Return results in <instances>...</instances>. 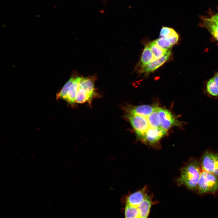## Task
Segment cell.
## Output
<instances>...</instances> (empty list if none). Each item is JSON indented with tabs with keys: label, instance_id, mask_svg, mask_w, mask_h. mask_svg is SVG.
<instances>
[{
	"label": "cell",
	"instance_id": "8992f818",
	"mask_svg": "<svg viewBox=\"0 0 218 218\" xmlns=\"http://www.w3.org/2000/svg\"><path fill=\"white\" fill-rule=\"evenodd\" d=\"M201 166L203 170L211 173L218 177V153L206 151L201 157Z\"/></svg>",
	"mask_w": 218,
	"mask_h": 218
},
{
	"label": "cell",
	"instance_id": "5b68a950",
	"mask_svg": "<svg viewBox=\"0 0 218 218\" xmlns=\"http://www.w3.org/2000/svg\"><path fill=\"white\" fill-rule=\"evenodd\" d=\"M158 112L161 127L166 131L173 127L183 126L184 123L179 121L168 109L159 107Z\"/></svg>",
	"mask_w": 218,
	"mask_h": 218
},
{
	"label": "cell",
	"instance_id": "6da1fadb",
	"mask_svg": "<svg viewBox=\"0 0 218 218\" xmlns=\"http://www.w3.org/2000/svg\"><path fill=\"white\" fill-rule=\"evenodd\" d=\"M153 202L146 187L128 196L124 209L126 218H147Z\"/></svg>",
	"mask_w": 218,
	"mask_h": 218
},
{
	"label": "cell",
	"instance_id": "2e32d148",
	"mask_svg": "<svg viewBox=\"0 0 218 218\" xmlns=\"http://www.w3.org/2000/svg\"><path fill=\"white\" fill-rule=\"evenodd\" d=\"M75 75H73L56 95L57 100H62L66 95L71 85L73 83Z\"/></svg>",
	"mask_w": 218,
	"mask_h": 218
},
{
	"label": "cell",
	"instance_id": "ac0fdd59",
	"mask_svg": "<svg viewBox=\"0 0 218 218\" xmlns=\"http://www.w3.org/2000/svg\"><path fill=\"white\" fill-rule=\"evenodd\" d=\"M154 41L157 45L166 51L171 49L172 45L169 40L166 38L160 37Z\"/></svg>",
	"mask_w": 218,
	"mask_h": 218
},
{
	"label": "cell",
	"instance_id": "7c38bea8",
	"mask_svg": "<svg viewBox=\"0 0 218 218\" xmlns=\"http://www.w3.org/2000/svg\"><path fill=\"white\" fill-rule=\"evenodd\" d=\"M160 37L168 39L172 45L176 44L179 40V35L177 32L173 28L163 26L160 32Z\"/></svg>",
	"mask_w": 218,
	"mask_h": 218
},
{
	"label": "cell",
	"instance_id": "7a4b0ae2",
	"mask_svg": "<svg viewBox=\"0 0 218 218\" xmlns=\"http://www.w3.org/2000/svg\"><path fill=\"white\" fill-rule=\"evenodd\" d=\"M201 173L199 162L194 159H191L181 169L177 183L179 185L184 186L191 190H196L197 189Z\"/></svg>",
	"mask_w": 218,
	"mask_h": 218
},
{
	"label": "cell",
	"instance_id": "3957f363",
	"mask_svg": "<svg viewBox=\"0 0 218 218\" xmlns=\"http://www.w3.org/2000/svg\"><path fill=\"white\" fill-rule=\"evenodd\" d=\"M199 194L214 193L218 190V177L214 174L203 170L198 184Z\"/></svg>",
	"mask_w": 218,
	"mask_h": 218
},
{
	"label": "cell",
	"instance_id": "30bf717a",
	"mask_svg": "<svg viewBox=\"0 0 218 218\" xmlns=\"http://www.w3.org/2000/svg\"><path fill=\"white\" fill-rule=\"evenodd\" d=\"M171 49L168 51L161 58L152 61L146 65L141 67L140 72L141 73L147 74L157 69L169 59L171 53Z\"/></svg>",
	"mask_w": 218,
	"mask_h": 218
},
{
	"label": "cell",
	"instance_id": "9c48e42d",
	"mask_svg": "<svg viewBox=\"0 0 218 218\" xmlns=\"http://www.w3.org/2000/svg\"><path fill=\"white\" fill-rule=\"evenodd\" d=\"M167 131L161 128L150 127L148 129L141 140L153 145L166 134Z\"/></svg>",
	"mask_w": 218,
	"mask_h": 218
},
{
	"label": "cell",
	"instance_id": "ffe728a7",
	"mask_svg": "<svg viewBox=\"0 0 218 218\" xmlns=\"http://www.w3.org/2000/svg\"><path fill=\"white\" fill-rule=\"evenodd\" d=\"M210 19L211 21L218 25V14L213 16L211 18H210Z\"/></svg>",
	"mask_w": 218,
	"mask_h": 218
},
{
	"label": "cell",
	"instance_id": "52a82bcc",
	"mask_svg": "<svg viewBox=\"0 0 218 218\" xmlns=\"http://www.w3.org/2000/svg\"><path fill=\"white\" fill-rule=\"evenodd\" d=\"M158 106L157 104L137 106L126 104L122 107V109L125 113L147 117L156 110Z\"/></svg>",
	"mask_w": 218,
	"mask_h": 218
},
{
	"label": "cell",
	"instance_id": "9a60e30c",
	"mask_svg": "<svg viewBox=\"0 0 218 218\" xmlns=\"http://www.w3.org/2000/svg\"><path fill=\"white\" fill-rule=\"evenodd\" d=\"M147 117L150 127L161 128L159 116L158 112V108Z\"/></svg>",
	"mask_w": 218,
	"mask_h": 218
},
{
	"label": "cell",
	"instance_id": "d6986e66",
	"mask_svg": "<svg viewBox=\"0 0 218 218\" xmlns=\"http://www.w3.org/2000/svg\"><path fill=\"white\" fill-rule=\"evenodd\" d=\"M206 90L209 94L218 97V88L216 86L213 78L210 79L207 82Z\"/></svg>",
	"mask_w": 218,
	"mask_h": 218
},
{
	"label": "cell",
	"instance_id": "5bb4252c",
	"mask_svg": "<svg viewBox=\"0 0 218 218\" xmlns=\"http://www.w3.org/2000/svg\"><path fill=\"white\" fill-rule=\"evenodd\" d=\"M147 45L153 53L154 60L162 57L168 51H166L160 47L154 41L150 42Z\"/></svg>",
	"mask_w": 218,
	"mask_h": 218
},
{
	"label": "cell",
	"instance_id": "4fadbf2b",
	"mask_svg": "<svg viewBox=\"0 0 218 218\" xmlns=\"http://www.w3.org/2000/svg\"><path fill=\"white\" fill-rule=\"evenodd\" d=\"M154 60L153 53L147 45L145 47L141 55L140 63V66L146 65Z\"/></svg>",
	"mask_w": 218,
	"mask_h": 218
},
{
	"label": "cell",
	"instance_id": "ba28073f",
	"mask_svg": "<svg viewBox=\"0 0 218 218\" xmlns=\"http://www.w3.org/2000/svg\"><path fill=\"white\" fill-rule=\"evenodd\" d=\"M97 78L96 75L88 77H81L79 86L80 88L84 90L93 100L99 97L94 86V82Z\"/></svg>",
	"mask_w": 218,
	"mask_h": 218
},
{
	"label": "cell",
	"instance_id": "44dd1931",
	"mask_svg": "<svg viewBox=\"0 0 218 218\" xmlns=\"http://www.w3.org/2000/svg\"><path fill=\"white\" fill-rule=\"evenodd\" d=\"M213 78L216 86L218 88V73L216 74Z\"/></svg>",
	"mask_w": 218,
	"mask_h": 218
},
{
	"label": "cell",
	"instance_id": "e0dca14e",
	"mask_svg": "<svg viewBox=\"0 0 218 218\" xmlns=\"http://www.w3.org/2000/svg\"><path fill=\"white\" fill-rule=\"evenodd\" d=\"M205 22L206 26L213 37L218 41V25L211 21L210 18L205 19Z\"/></svg>",
	"mask_w": 218,
	"mask_h": 218
},
{
	"label": "cell",
	"instance_id": "277c9868",
	"mask_svg": "<svg viewBox=\"0 0 218 218\" xmlns=\"http://www.w3.org/2000/svg\"><path fill=\"white\" fill-rule=\"evenodd\" d=\"M124 117L130 124L138 136L141 140L150 127L147 117L125 113Z\"/></svg>",
	"mask_w": 218,
	"mask_h": 218
},
{
	"label": "cell",
	"instance_id": "8fae6325",
	"mask_svg": "<svg viewBox=\"0 0 218 218\" xmlns=\"http://www.w3.org/2000/svg\"><path fill=\"white\" fill-rule=\"evenodd\" d=\"M81 78V77L75 75L73 83L68 89L66 95L63 99L71 107L74 106L76 104V96Z\"/></svg>",
	"mask_w": 218,
	"mask_h": 218
}]
</instances>
